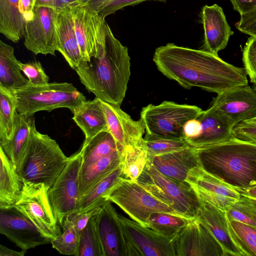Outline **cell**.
Wrapping results in <instances>:
<instances>
[{"mask_svg":"<svg viewBox=\"0 0 256 256\" xmlns=\"http://www.w3.org/2000/svg\"><path fill=\"white\" fill-rule=\"evenodd\" d=\"M153 61L162 74L186 89L196 87L218 94L248 84L244 68L206 50L168 43L156 49Z\"/></svg>","mask_w":256,"mask_h":256,"instance_id":"6da1fadb","label":"cell"},{"mask_svg":"<svg viewBox=\"0 0 256 256\" xmlns=\"http://www.w3.org/2000/svg\"><path fill=\"white\" fill-rule=\"evenodd\" d=\"M130 60L128 48L116 38L108 24L106 40L97 54L82 60L74 70L89 92L120 107L130 76Z\"/></svg>","mask_w":256,"mask_h":256,"instance_id":"7a4b0ae2","label":"cell"},{"mask_svg":"<svg viewBox=\"0 0 256 256\" xmlns=\"http://www.w3.org/2000/svg\"><path fill=\"white\" fill-rule=\"evenodd\" d=\"M202 168L235 190L256 186V144L234 137L196 149Z\"/></svg>","mask_w":256,"mask_h":256,"instance_id":"3957f363","label":"cell"},{"mask_svg":"<svg viewBox=\"0 0 256 256\" xmlns=\"http://www.w3.org/2000/svg\"><path fill=\"white\" fill-rule=\"evenodd\" d=\"M68 160L54 140L37 130L34 120L26 156L18 172L22 180L50 188Z\"/></svg>","mask_w":256,"mask_h":256,"instance_id":"277c9868","label":"cell"},{"mask_svg":"<svg viewBox=\"0 0 256 256\" xmlns=\"http://www.w3.org/2000/svg\"><path fill=\"white\" fill-rule=\"evenodd\" d=\"M10 90L15 98L17 112L28 118L39 111L50 112L62 108H68L72 113L76 106L86 100L72 83L66 82L38 86L28 82Z\"/></svg>","mask_w":256,"mask_h":256,"instance_id":"5b68a950","label":"cell"},{"mask_svg":"<svg viewBox=\"0 0 256 256\" xmlns=\"http://www.w3.org/2000/svg\"><path fill=\"white\" fill-rule=\"evenodd\" d=\"M136 182L186 218L191 220L197 217L201 202L188 183L178 182L168 178L148 162Z\"/></svg>","mask_w":256,"mask_h":256,"instance_id":"8992f818","label":"cell"},{"mask_svg":"<svg viewBox=\"0 0 256 256\" xmlns=\"http://www.w3.org/2000/svg\"><path fill=\"white\" fill-rule=\"evenodd\" d=\"M104 198L116 204L132 220L145 226H148L149 218L154 213L182 216L154 198L137 182L122 176L106 192Z\"/></svg>","mask_w":256,"mask_h":256,"instance_id":"52a82bcc","label":"cell"},{"mask_svg":"<svg viewBox=\"0 0 256 256\" xmlns=\"http://www.w3.org/2000/svg\"><path fill=\"white\" fill-rule=\"evenodd\" d=\"M202 110L194 105L164 101L142 108L140 120L146 134L168 138H184L183 127L188 120L196 118Z\"/></svg>","mask_w":256,"mask_h":256,"instance_id":"ba28073f","label":"cell"},{"mask_svg":"<svg viewBox=\"0 0 256 256\" xmlns=\"http://www.w3.org/2000/svg\"><path fill=\"white\" fill-rule=\"evenodd\" d=\"M20 196L14 207L45 236L52 240L61 234L50 200V187L23 180Z\"/></svg>","mask_w":256,"mask_h":256,"instance_id":"9c48e42d","label":"cell"},{"mask_svg":"<svg viewBox=\"0 0 256 256\" xmlns=\"http://www.w3.org/2000/svg\"><path fill=\"white\" fill-rule=\"evenodd\" d=\"M82 163V156L80 149L69 157L66 165L49 188L52 208L58 222L62 227L66 216L77 210Z\"/></svg>","mask_w":256,"mask_h":256,"instance_id":"30bf717a","label":"cell"},{"mask_svg":"<svg viewBox=\"0 0 256 256\" xmlns=\"http://www.w3.org/2000/svg\"><path fill=\"white\" fill-rule=\"evenodd\" d=\"M126 256H176L173 240L118 214Z\"/></svg>","mask_w":256,"mask_h":256,"instance_id":"8fae6325","label":"cell"},{"mask_svg":"<svg viewBox=\"0 0 256 256\" xmlns=\"http://www.w3.org/2000/svg\"><path fill=\"white\" fill-rule=\"evenodd\" d=\"M59 12L50 7L34 6L24 31V45L28 50L36 55L55 56L58 49L56 20Z\"/></svg>","mask_w":256,"mask_h":256,"instance_id":"7c38bea8","label":"cell"},{"mask_svg":"<svg viewBox=\"0 0 256 256\" xmlns=\"http://www.w3.org/2000/svg\"><path fill=\"white\" fill-rule=\"evenodd\" d=\"M72 11L82 60H88L104 42L108 24L105 18L86 6L76 4Z\"/></svg>","mask_w":256,"mask_h":256,"instance_id":"4fadbf2b","label":"cell"},{"mask_svg":"<svg viewBox=\"0 0 256 256\" xmlns=\"http://www.w3.org/2000/svg\"><path fill=\"white\" fill-rule=\"evenodd\" d=\"M210 106L233 128L256 118V90L248 84L234 88L218 94Z\"/></svg>","mask_w":256,"mask_h":256,"instance_id":"5bb4252c","label":"cell"},{"mask_svg":"<svg viewBox=\"0 0 256 256\" xmlns=\"http://www.w3.org/2000/svg\"><path fill=\"white\" fill-rule=\"evenodd\" d=\"M173 242L176 256H226L218 240L196 218L189 220Z\"/></svg>","mask_w":256,"mask_h":256,"instance_id":"9a60e30c","label":"cell"},{"mask_svg":"<svg viewBox=\"0 0 256 256\" xmlns=\"http://www.w3.org/2000/svg\"><path fill=\"white\" fill-rule=\"evenodd\" d=\"M0 232L22 250L50 244L52 240L44 236L35 226L14 207L0 209Z\"/></svg>","mask_w":256,"mask_h":256,"instance_id":"2e32d148","label":"cell"},{"mask_svg":"<svg viewBox=\"0 0 256 256\" xmlns=\"http://www.w3.org/2000/svg\"><path fill=\"white\" fill-rule=\"evenodd\" d=\"M102 104L108 131L116 142L122 156L126 146L142 144L145 128L140 119L134 120L116 105L102 100Z\"/></svg>","mask_w":256,"mask_h":256,"instance_id":"e0dca14e","label":"cell"},{"mask_svg":"<svg viewBox=\"0 0 256 256\" xmlns=\"http://www.w3.org/2000/svg\"><path fill=\"white\" fill-rule=\"evenodd\" d=\"M110 200L102 205L96 214V224L104 256H126L124 233L118 214Z\"/></svg>","mask_w":256,"mask_h":256,"instance_id":"ac0fdd59","label":"cell"},{"mask_svg":"<svg viewBox=\"0 0 256 256\" xmlns=\"http://www.w3.org/2000/svg\"><path fill=\"white\" fill-rule=\"evenodd\" d=\"M148 162L164 176L180 183H188L189 172L200 166L196 148L191 146L162 154H148Z\"/></svg>","mask_w":256,"mask_h":256,"instance_id":"d6986e66","label":"cell"},{"mask_svg":"<svg viewBox=\"0 0 256 256\" xmlns=\"http://www.w3.org/2000/svg\"><path fill=\"white\" fill-rule=\"evenodd\" d=\"M200 18L204 30V50L218 54L226 48L234 32L222 8L216 4L204 6Z\"/></svg>","mask_w":256,"mask_h":256,"instance_id":"ffe728a7","label":"cell"},{"mask_svg":"<svg viewBox=\"0 0 256 256\" xmlns=\"http://www.w3.org/2000/svg\"><path fill=\"white\" fill-rule=\"evenodd\" d=\"M200 202V208L196 218L218 240L222 246L226 256H244L231 235L226 212L209 203Z\"/></svg>","mask_w":256,"mask_h":256,"instance_id":"44dd1931","label":"cell"},{"mask_svg":"<svg viewBox=\"0 0 256 256\" xmlns=\"http://www.w3.org/2000/svg\"><path fill=\"white\" fill-rule=\"evenodd\" d=\"M58 49L69 66L75 70L82 56L76 38L72 18V6L62 10L56 20Z\"/></svg>","mask_w":256,"mask_h":256,"instance_id":"7402d4cb","label":"cell"},{"mask_svg":"<svg viewBox=\"0 0 256 256\" xmlns=\"http://www.w3.org/2000/svg\"><path fill=\"white\" fill-rule=\"evenodd\" d=\"M202 126L200 136L189 144L200 148L220 143L232 137V128L214 110L210 107L202 110L196 118Z\"/></svg>","mask_w":256,"mask_h":256,"instance_id":"603a6c76","label":"cell"},{"mask_svg":"<svg viewBox=\"0 0 256 256\" xmlns=\"http://www.w3.org/2000/svg\"><path fill=\"white\" fill-rule=\"evenodd\" d=\"M34 119L18 112L14 129L12 138L0 142V146L10 158L17 172L21 170L25 159L30 138L32 124Z\"/></svg>","mask_w":256,"mask_h":256,"instance_id":"cb8c5ba5","label":"cell"},{"mask_svg":"<svg viewBox=\"0 0 256 256\" xmlns=\"http://www.w3.org/2000/svg\"><path fill=\"white\" fill-rule=\"evenodd\" d=\"M72 114V118L84 132V140H89L100 132L108 131L102 100L96 97L93 100L82 102Z\"/></svg>","mask_w":256,"mask_h":256,"instance_id":"d4e9b609","label":"cell"},{"mask_svg":"<svg viewBox=\"0 0 256 256\" xmlns=\"http://www.w3.org/2000/svg\"><path fill=\"white\" fill-rule=\"evenodd\" d=\"M0 209L12 208L19 198L23 180L0 146Z\"/></svg>","mask_w":256,"mask_h":256,"instance_id":"484cf974","label":"cell"},{"mask_svg":"<svg viewBox=\"0 0 256 256\" xmlns=\"http://www.w3.org/2000/svg\"><path fill=\"white\" fill-rule=\"evenodd\" d=\"M26 20L20 0H0V32L14 43L24 36Z\"/></svg>","mask_w":256,"mask_h":256,"instance_id":"4316f807","label":"cell"},{"mask_svg":"<svg viewBox=\"0 0 256 256\" xmlns=\"http://www.w3.org/2000/svg\"><path fill=\"white\" fill-rule=\"evenodd\" d=\"M14 48L0 40V86L14 90L26 85L29 80L22 74Z\"/></svg>","mask_w":256,"mask_h":256,"instance_id":"83f0119b","label":"cell"},{"mask_svg":"<svg viewBox=\"0 0 256 256\" xmlns=\"http://www.w3.org/2000/svg\"><path fill=\"white\" fill-rule=\"evenodd\" d=\"M121 160L122 154L117 151L92 164L81 168L79 175V200L98 182L118 166Z\"/></svg>","mask_w":256,"mask_h":256,"instance_id":"f1b7e54d","label":"cell"},{"mask_svg":"<svg viewBox=\"0 0 256 256\" xmlns=\"http://www.w3.org/2000/svg\"><path fill=\"white\" fill-rule=\"evenodd\" d=\"M80 149L82 156L81 168L92 164L116 152H120L116 142L108 131L100 132L89 140H84Z\"/></svg>","mask_w":256,"mask_h":256,"instance_id":"f546056e","label":"cell"},{"mask_svg":"<svg viewBox=\"0 0 256 256\" xmlns=\"http://www.w3.org/2000/svg\"><path fill=\"white\" fill-rule=\"evenodd\" d=\"M122 176V170L120 164L98 182L80 198L76 211L88 212L103 204L106 200L104 198V194Z\"/></svg>","mask_w":256,"mask_h":256,"instance_id":"4dcf8cb0","label":"cell"},{"mask_svg":"<svg viewBox=\"0 0 256 256\" xmlns=\"http://www.w3.org/2000/svg\"><path fill=\"white\" fill-rule=\"evenodd\" d=\"M192 188H200L238 199L240 194L234 188L206 172L200 166L192 168L186 180Z\"/></svg>","mask_w":256,"mask_h":256,"instance_id":"1f68e13d","label":"cell"},{"mask_svg":"<svg viewBox=\"0 0 256 256\" xmlns=\"http://www.w3.org/2000/svg\"><path fill=\"white\" fill-rule=\"evenodd\" d=\"M148 158V152L142 144L126 146L121 160L122 176L136 181L146 164Z\"/></svg>","mask_w":256,"mask_h":256,"instance_id":"d6a6232c","label":"cell"},{"mask_svg":"<svg viewBox=\"0 0 256 256\" xmlns=\"http://www.w3.org/2000/svg\"><path fill=\"white\" fill-rule=\"evenodd\" d=\"M16 112L14 95L10 90L0 86V142L12 138Z\"/></svg>","mask_w":256,"mask_h":256,"instance_id":"836d02e7","label":"cell"},{"mask_svg":"<svg viewBox=\"0 0 256 256\" xmlns=\"http://www.w3.org/2000/svg\"><path fill=\"white\" fill-rule=\"evenodd\" d=\"M189 220L180 216L157 212L152 214L149 218L148 226L173 240Z\"/></svg>","mask_w":256,"mask_h":256,"instance_id":"e575fe53","label":"cell"},{"mask_svg":"<svg viewBox=\"0 0 256 256\" xmlns=\"http://www.w3.org/2000/svg\"><path fill=\"white\" fill-rule=\"evenodd\" d=\"M231 235L244 256H256V227L228 220Z\"/></svg>","mask_w":256,"mask_h":256,"instance_id":"d590c367","label":"cell"},{"mask_svg":"<svg viewBox=\"0 0 256 256\" xmlns=\"http://www.w3.org/2000/svg\"><path fill=\"white\" fill-rule=\"evenodd\" d=\"M96 214L90 218L80 232L76 256H104L101 242L96 228Z\"/></svg>","mask_w":256,"mask_h":256,"instance_id":"8d00e7d4","label":"cell"},{"mask_svg":"<svg viewBox=\"0 0 256 256\" xmlns=\"http://www.w3.org/2000/svg\"><path fill=\"white\" fill-rule=\"evenodd\" d=\"M62 228V232L52 240L50 244L60 254L75 256L78 250L80 234L67 219H65Z\"/></svg>","mask_w":256,"mask_h":256,"instance_id":"74e56055","label":"cell"},{"mask_svg":"<svg viewBox=\"0 0 256 256\" xmlns=\"http://www.w3.org/2000/svg\"><path fill=\"white\" fill-rule=\"evenodd\" d=\"M142 146L150 155L164 154L184 149L190 146L184 138H168L146 134Z\"/></svg>","mask_w":256,"mask_h":256,"instance_id":"f35d334b","label":"cell"},{"mask_svg":"<svg viewBox=\"0 0 256 256\" xmlns=\"http://www.w3.org/2000/svg\"><path fill=\"white\" fill-rule=\"evenodd\" d=\"M230 220H236L256 227V204L240 196L225 212Z\"/></svg>","mask_w":256,"mask_h":256,"instance_id":"ab89813d","label":"cell"},{"mask_svg":"<svg viewBox=\"0 0 256 256\" xmlns=\"http://www.w3.org/2000/svg\"><path fill=\"white\" fill-rule=\"evenodd\" d=\"M20 70L26 76L29 82L34 86L48 83L49 77L46 74L41 63L38 61L22 63L18 61Z\"/></svg>","mask_w":256,"mask_h":256,"instance_id":"60d3db41","label":"cell"},{"mask_svg":"<svg viewBox=\"0 0 256 256\" xmlns=\"http://www.w3.org/2000/svg\"><path fill=\"white\" fill-rule=\"evenodd\" d=\"M200 200L226 212L238 199L200 188H193Z\"/></svg>","mask_w":256,"mask_h":256,"instance_id":"b9f144b4","label":"cell"},{"mask_svg":"<svg viewBox=\"0 0 256 256\" xmlns=\"http://www.w3.org/2000/svg\"><path fill=\"white\" fill-rule=\"evenodd\" d=\"M242 62L248 75L256 74V37L250 36L242 50Z\"/></svg>","mask_w":256,"mask_h":256,"instance_id":"7bdbcfd3","label":"cell"},{"mask_svg":"<svg viewBox=\"0 0 256 256\" xmlns=\"http://www.w3.org/2000/svg\"><path fill=\"white\" fill-rule=\"evenodd\" d=\"M233 136L256 144V122L251 121L242 122L232 129Z\"/></svg>","mask_w":256,"mask_h":256,"instance_id":"ee69618b","label":"cell"},{"mask_svg":"<svg viewBox=\"0 0 256 256\" xmlns=\"http://www.w3.org/2000/svg\"><path fill=\"white\" fill-rule=\"evenodd\" d=\"M147 0L166 2L167 0H112L104 6L98 12L100 16L105 18L106 16L126 6H134Z\"/></svg>","mask_w":256,"mask_h":256,"instance_id":"f6af8a7d","label":"cell"},{"mask_svg":"<svg viewBox=\"0 0 256 256\" xmlns=\"http://www.w3.org/2000/svg\"><path fill=\"white\" fill-rule=\"evenodd\" d=\"M240 20L236 26L240 32L256 37V8L240 14Z\"/></svg>","mask_w":256,"mask_h":256,"instance_id":"bcb514c9","label":"cell"},{"mask_svg":"<svg viewBox=\"0 0 256 256\" xmlns=\"http://www.w3.org/2000/svg\"><path fill=\"white\" fill-rule=\"evenodd\" d=\"M101 206L88 212H75L68 214L65 219L72 222L77 231L80 234L90 218L99 212Z\"/></svg>","mask_w":256,"mask_h":256,"instance_id":"7dc6e473","label":"cell"},{"mask_svg":"<svg viewBox=\"0 0 256 256\" xmlns=\"http://www.w3.org/2000/svg\"><path fill=\"white\" fill-rule=\"evenodd\" d=\"M202 132L200 122L197 118L188 120L183 127V136L188 144L198 138Z\"/></svg>","mask_w":256,"mask_h":256,"instance_id":"c3c4849f","label":"cell"},{"mask_svg":"<svg viewBox=\"0 0 256 256\" xmlns=\"http://www.w3.org/2000/svg\"><path fill=\"white\" fill-rule=\"evenodd\" d=\"M80 0H36L34 6L52 8L60 12L68 7L79 4Z\"/></svg>","mask_w":256,"mask_h":256,"instance_id":"681fc988","label":"cell"},{"mask_svg":"<svg viewBox=\"0 0 256 256\" xmlns=\"http://www.w3.org/2000/svg\"><path fill=\"white\" fill-rule=\"evenodd\" d=\"M234 9L240 14L256 8V0H230Z\"/></svg>","mask_w":256,"mask_h":256,"instance_id":"f907efd6","label":"cell"},{"mask_svg":"<svg viewBox=\"0 0 256 256\" xmlns=\"http://www.w3.org/2000/svg\"><path fill=\"white\" fill-rule=\"evenodd\" d=\"M112 0H80L79 4L84 6L90 9L98 12L107 3Z\"/></svg>","mask_w":256,"mask_h":256,"instance_id":"816d5d0a","label":"cell"},{"mask_svg":"<svg viewBox=\"0 0 256 256\" xmlns=\"http://www.w3.org/2000/svg\"><path fill=\"white\" fill-rule=\"evenodd\" d=\"M36 0H20V9L26 21L30 19L32 14Z\"/></svg>","mask_w":256,"mask_h":256,"instance_id":"f5cc1de1","label":"cell"},{"mask_svg":"<svg viewBox=\"0 0 256 256\" xmlns=\"http://www.w3.org/2000/svg\"><path fill=\"white\" fill-rule=\"evenodd\" d=\"M26 252V251L22 250L20 252L16 251L2 244L0 245V256H24Z\"/></svg>","mask_w":256,"mask_h":256,"instance_id":"db71d44e","label":"cell"},{"mask_svg":"<svg viewBox=\"0 0 256 256\" xmlns=\"http://www.w3.org/2000/svg\"><path fill=\"white\" fill-rule=\"evenodd\" d=\"M237 191L240 195L250 198L256 204V186L246 190H237Z\"/></svg>","mask_w":256,"mask_h":256,"instance_id":"11a10c76","label":"cell"},{"mask_svg":"<svg viewBox=\"0 0 256 256\" xmlns=\"http://www.w3.org/2000/svg\"><path fill=\"white\" fill-rule=\"evenodd\" d=\"M250 81L252 84V88L256 90V74H252L248 75Z\"/></svg>","mask_w":256,"mask_h":256,"instance_id":"9f6ffc18","label":"cell"},{"mask_svg":"<svg viewBox=\"0 0 256 256\" xmlns=\"http://www.w3.org/2000/svg\"><path fill=\"white\" fill-rule=\"evenodd\" d=\"M248 121H251V122H256V118H254L253 119H252L251 120H248Z\"/></svg>","mask_w":256,"mask_h":256,"instance_id":"6f0895ef","label":"cell"}]
</instances>
